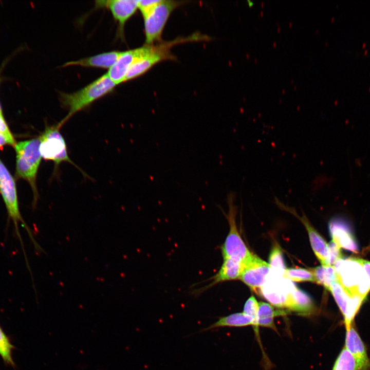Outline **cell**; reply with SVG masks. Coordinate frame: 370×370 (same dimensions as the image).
I'll return each instance as SVG.
<instances>
[{
  "instance_id": "1",
  "label": "cell",
  "mask_w": 370,
  "mask_h": 370,
  "mask_svg": "<svg viewBox=\"0 0 370 370\" xmlns=\"http://www.w3.org/2000/svg\"><path fill=\"white\" fill-rule=\"evenodd\" d=\"M334 267L337 281L345 290L365 299L370 291V262L355 257L341 258Z\"/></svg>"
},
{
  "instance_id": "2",
  "label": "cell",
  "mask_w": 370,
  "mask_h": 370,
  "mask_svg": "<svg viewBox=\"0 0 370 370\" xmlns=\"http://www.w3.org/2000/svg\"><path fill=\"white\" fill-rule=\"evenodd\" d=\"M116 85L106 73L72 93L61 92L60 101L62 107L68 110L67 115L57 124L61 127L76 113L90 105L94 102L110 92Z\"/></svg>"
},
{
  "instance_id": "3",
  "label": "cell",
  "mask_w": 370,
  "mask_h": 370,
  "mask_svg": "<svg viewBox=\"0 0 370 370\" xmlns=\"http://www.w3.org/2000/svg\"><path fill=\"white\" fill-rule=\"evenodd\" d=\"M203 38H205L204 36L197 34L186 38H178L171 41H162L156 44L147 45L146 52L130 68L124 82L141 76L159 62L176 60V57L171 51L174 45L186 42L201 40Z\"/></svg>"
},
{
  "instance_id": "4",
  "label": "cell",
  "mask_w": 370,
  "mask_h": 370,
  "mask_svg": "<svg viewBox=\"0 0 370 370\" xmlns=\"http://www.w3.org/2000/svg\"><path fill=\"white\" fill-rule=\"evenodd\" d=\"M39 138L16 143V173L18 177L27 181L34 195V205L38 200L36 177L42 156L40 151Z\"/></svg>"
},
{
  "instance_id": "5",
  "label": "cell",
  "mask_w": 370,
  "mask_h": 370,
  "mask_svg": "<svg viewBox=\"0 0 370 370\" xmlns=\"http://www.w3.org/2000/svg\"><path fill=\"white\" fill-rule=\"evenodd\" d=\"M0 193L7 208L9 218L11 219L13 223L16 235L21 242L23 250L24 247L18 227V223L20 222L29 234L35 249L38 251L43 252V250L34 239L31 230L21 216L18 208L16 188L14 180L1 159Z\"/></svg>"
},
{
  "instance_id": "6",
  "label": "cell",
  "mask_w": 370,
  "mask_h": 370,
  "mask_svg": "<svg viewBox=\"0 0 370 370\" xmlns=\"http://www.w3.org/2000/svg\"><path fill=\"white\" fill-rule=\"evenodd\" d=\"M235 193L230 192L227 200L229 206L228 212L224 214L229 225V231L222 245L220 250L224 258H231L244 263L252 254L240 236L236 223V206L234 203Z\"/></svg>"
},
{
  "instance_id": "7",
  "label": "cell",
  "mask_w": 370,
  "mask_h": 370,
  "mask_svg": "<svg viewBox=\"0 0 370 370\" xmlns=\"http://www.w3.org/2000/svg\"><path fill=\"white\" fill-rule=\"evenodd\" d=\"M184 1L160 0L144 19L145 44L162 42V34L171 13Z\"/></svg>"
},
{
  "instance_id": "8",
  "label": "cell",
  "mask_w": 370,
  "mask_h": 370,
  "mask_svg": "<svg viewBox=\"0 0 370 370\" xmlns=\"http://www.w3.org/2000/svg\"><path fill=\"white\" fill-rule=\"evenodd\" d=\"M60 129L58 124L47 126L39 137L42 158L53 162L57 167L61 163L67 162L79 168L69 158L65 140Z\"/></svg>"
},
{
  "instance_id": "9",
  "label": "cell",
  "mask_w": 370,
  "mask_h": 370,
  "mask_svg": "<svg viewBox=\"0 0 370 370\" xmlns=\"http://www.w3.org/2000/svg\"><path fill=\"white\" fill-rule=\"evenodd\" d=\"M271 275L268 276L260 292L271 305L285 308L288 296L296 286L285 278Z\"/></svg>"
},
{
  "instance_id": "10",
  "label": "cell",
  "mask_w": 370,
  "mask_h": 370,
  "mask_svg": "<svg viewBox=\"0 0 370 370\" xmlns=\"http://www.w3.org/2000/svg\"><path fill=\"white\" fill-rule=\"evenodd\" d=\"M243 265V270L239 279L253 290L260 289L266 282L270 273L269 264L252 254Z\"/></svg>"
},
{
  "instance_id": "11",
  "label": "cell",
  "mask_w": 370,
  "mask_h": 370,
  "mask_svg": "<svg viewBox=\"0 0 370 370\" xmlns=\"http://www.w3.org/2000/svg\"><path fill=\"white\" fill-rule=\"evenodd\" d=\"M330 291L343 316L346 329L353 324L354 318L365 299L358 295L348 293L338 281L331 285Z\"/></svg>"
},
{
  "instance_id": "12",
  "label": "cell",
  "mask_w": 370,
  "mask_h": 370,
  "mask_svg": "<svg viewBox=\"0 0 370 370\" xmlns=\"http://www.w3.org/2000/svg\"><path fill=\"white\" fill-rule=\"evenodd\" d=\"M329 231L333 240L340 248L354 252L358 251V246L350 226L346 220L341 216L330 219L328 224Z\"/></svg>"
},
{
  "instance_id": "13",
  "label": "cell",
  "mask_w": 370,
  "mask_h": 370,
  "mask_svg": "<svg viewBox=\"0 0 370 370\" xmlns=\"http://www.w3.org/2000/svg\"><path fill=\"white\" fill-rule=\"evenodd\" d=\"M147 47L148 45L145 44L138 48L122 51L121 55L106 73L116 85L124 82L130 68L146 52Z\"/></svg>"
},
{
  "instance_id": "14",
  "label": "cell",
  "mask_w": 370,
  "mask_h": 370,
  "mask_svg": "<svg viewBox=\"0 0 370 370\" xmlns=\"http://www.w3.org/2000/svg\"><path fill=\"white\" fill-rule=\"evenodd\" d=\"M138 1L109 0L97 1L96 5L108 9L118 23L121 33L126 22L134 14L138 9Z\"/></svg>"
},
{
  "instance_id": "15",
  "label": "cell",
  "mask_w": 370,
  "mask_h": 370,
  "mask_svg": "<svg viewBox=\"0 0 370 370\" xmlns=\"http://www.w3.org/2000/svg\"><path fill=\"white\" fill-rule=\"evenodd\" d=\"M346 330L345 347L355 358L361 370L369 369L370 360L365 346L359 334L353 324Z\"/></svg>"
},
{
  "instance_id": "16",
  "label": "cell",
  "mask_w": 370,
  "mask_h": 370,
  "mask_svg": "<svg viewBox=\"0 0 370 370\" xmlns=\"http://www.w3.org/2000/svg\"><path fill=\"white\" fill-rule=\"evenodd\" d=\"M243 267V263L239 262L229 258H224L219 270L209 280L210 282L199 289L196 293H200L220 283L239 279Z\"/></svg>"
},
{
  "instance_id": "17",
  "label": "cell",
  "mask_w": 370,
  "mask_h": 370,
  "mask_svg": "<svg viewBox=\"0 0 370 370\" xmlns=\"http://www.w3.org/2000/svg\"><path fill=\"white\" fill-rule=\"evenodd\" d=\"M122 51H112L82 58L76 61L65 63L62 67L79 66L85 67H95L109 69L121 55Z\"/></svg>"
},
{
  "instance_id": "18",
  "label": "cell",
  "mask_w": 370,
  "mask_h": 370,
  "mask_svg": "<svg viewBox=\"0 0 370 370\" xmlns=\"http://www.w3.org/2000/svg\"><path fill=\"white\" fill-rule=\"evenodd\" d=\"M285 308L300 314L308 315L314 311V305L307 293L296 287L289 294Z\"/></svg>"
},
{
  "instance_id": "19",
  "label": "cell",
  "mask_w": 370,
  "mask_h": 370,
  "mask_svg": "<svg viewBox=\"0 0 370 370\" xmlns=\"http://www.w3.org/2000/svg\"><path fill=\"white\" fill-rule=\"evenodd\" d=\"M308 232L312 249L322 265L327 266L328 256V244L311 226L305 215L300 217Z\"/></svg>"
},
{
  "instance_id": "20",
  "label": "cell",
  "mask_w": 370,
  "mask_h": 370,
  "mask_svg": "<svg viewBox=\"0 0 370 370\" xmlns=\"http://www.w3.org/2000/svg\"><path fill=\"white\" fill-rule=\"evenodd\" d=\"M253 325V318L243 312H237L219 317L218 320L201 331L224 327H243Z\"/></svg>"
},
{
  "instance_id": "21",
  "label": "cell",
  "mask_w": 370,
  "mask_h": 370,
  "mask_svg": "<svg viewBox=\"0 0 370 370\" xmlns=\"http://www.w3.org/2000/svg\"><path fill=\"white\" fill-rule=\"evenodd\" d=\"M286 312L282 310H278L270 304L260 302L258 303L257 313V322L258 326L270 328L276 331L274 323V318L276 316L285 314Z\"/></svg>"
},
{
  "instance_id": "22",
  "label": "cell",
  "mask_w": 370,
  "mask_h": 370,
  "mask_svg": "<svg viewBox=\"0 0 370 370\" xmlns=\"http://www.w3.org/2000/svg\"><path fill=\"white\" fill-rule=\"evenodd\" d=\"M316 282L323 285L328 290H330L331 285L337 281L336 272L334 266H320L311 269Z\"/></svg>"
},
{
  "instance_id": "23",
  "label": "cell",
  "mask_w": 370,
  "mask_h": 370,
  "mask_svg": "<svg viewBox=\"0 0 370 370\" xmlns=\"http://www.w3.org/2000/svg\"><path fill=\"white\" fill-rule=\"evenodd\" d=\"M271 274L278 277H283L286 268L282 250L275 244L272 248L269 256V263Z\"/></svg>"
},
{
  "instance_id": "24",
  "label": "cell",
  "mask_w": 370,
  "mask_h": 370,
  "mask_svg": "<svg viewBox=\"0 0 370 370\" xmlns=\"http://www.w3.org/2000/svg\"><path fill=\"white\" fill-rule=\"evenodd\" d=\"M332 370H361L354 356L344 347L338 356Z\"/></svg>"
},
{
  "instance_id": "25",
  "label": "cell",
  "mask_w": 370,
  "mask_h": 370,
  "mask_svg": "<svg viewBox=\"0 0 370 370\" xmlns=\"http://www.w3.org/2000/svg\"><path fill=\"white\" fill-rule=\"evenodd\" d=\"M283 277L294 282H316L315 278L312 271L301 268H286Z\"/></svg>"
},
{
  "instance_id": "26",
  "label": "cell",
  "mask_w": 370,
  "mask_h": 370,
  "mask_svg": "<svg viewBox=\"0 0 370 370\" xmlns=\"http://www.w3.org/2000/svg\"><path fill=\"white\" fill-rule=\"evenodd\" d=\"M13 348L14 346L0 326V355L5 363L14 367L15 364L12 357Z\"/></svg>"
},
{
  "instance_id": "27",
  "label": "cell",
  "mask_w": 370,
  "mask_h": 370,
  "mask_svg": "<svg viewBox=\"0 0 370 370\" xmlns=\"http://www.w3.org/2000/svg\"><path fill=\"white\" fill-rule=\"evenodd\" d=\"M258 303L253 296L250 297L246 302L243 312L251 317L253 319V327L256 334L258 335V325L257 322V313Z\"/></svg>"
},
{
  "instance_id": "28",
  "label": "cell",
  "mask_w": 370,
  "mask_h": 370,
  "mask_svg": "<svg viewBox=\"0 0 370 370\" xmlns=\"http://www.w3.org/2000/svg\"><path fill=\"white\" fill-rule=\"evenodd\" d=\"M328 256L327 266H334L340 259L342 258L341 249L333 240L328 244Z\"/></svg>"
},
{
  "instance_id": "29",
  "label": "cell",
  "mask_w": 370,
  "mask_h": 370,
  "mask_svg": "<svg viewBox=\"0 0 370 370\" xmlns=\"http://www.w3.org/2000/svg\"><path fill=\"white\" fill-rule=\"evenodd\" d=\"M160 0H140L138 1V9L143 16H145L159 3Z\"/></svg>"
},
{
  "instance_id": "30",
  "label": "cell",
  "mask_w": 370,
  "mask_h": 370,
  "mask_svg": "<svg viewBox=\"0 0 370 370\" xmlns=\"http://www.w3.org/2000/svg\"><path fill=\"white\" fill-rule=\"evenodd\" d=\"M0 134L5 135L11 139H14L4 119L3 113L0 114Z\"/></svg>"
},
{
  "instance_id": "31",
  "label": "cell",
  "mask_w": 370,
  "mask_h": 370,
  "mask_svg": "<svg viewBox=\"0 0 370 370\" xmlns=\"http://www.w3.org/2000/svg\"><path fill=\"white\" fill-rule=\"evenodd\" d=\"M15 143L14 139H11L5 135L0 134V148L7 144L14 146Z\"/></svg>"
},
{
  "instance_id": "32",
  "label": "cell",
  "mask_w": 370,
  "mask_h": 370,
  "mask_svg": "<svg viewBox=\"0 0 370 370\" xmlns=\"http://www.w3.org/2000/svg\"><path fill=\"white\" fill-rule=\"evenodd\" d=\"M247 2L249 6H252L253 5V3L252 1H248Z\"/></svg>"
},
{
  "instance_id": "33",
  "label": "cell",
  "mask_w": 370,
  "mask_h": 370,
  "mask_svg": "<svg viewBox=\"0 0 370 370\" xmlns=\"http://www.w3.org/2000/svg\"><path fill=\"white\" fill-rule=\"evenodd\" d=\"M1 113H3V112H2V106H1V104L0 103V114Z\"/></svg>"
},
{
  "instance_id": "34",
  "label": "cell",
  "mask_w": 370,
  "mask_h": 370,
  "mask_svg": "<svg viewBox=\"0 0 370 370\" xmlns=\"http://www.w3.org/2000/svg\"><path fill=\"white\" fill-rule=\"evenodd\" d=\"M1 74H0V84H1Z\"/></svg>"
}]
</instances>
